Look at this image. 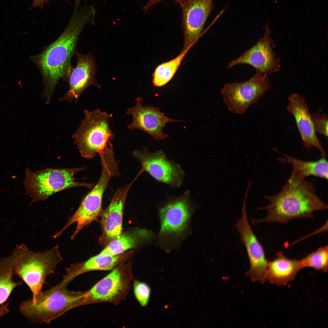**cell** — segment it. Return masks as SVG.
Listing matches in <instances>:
<instances>
[{"mask_svg":"<svg viewBox=\"0 0 328 328\" xmlns=\"http://www.w3.org/2000/svg\"><path fill=\"white\" fill-rule=\"evenodd\" d=\"M95 13L92 6L75 9L68 25L58 38L40 53L30 56L42 75L44 87L42 95L46 104H49L60 80L68 77L79 35L86 25L94 22Z\"/></svg>","mask_w":328,"mask_h":328,"instance_id":"cell-1","label":"cell"},{"mask_svg":"<svg viewBox=\"0 0 328 328\" xmlns=\"http://www.w3.org/2000/svg\"><path fill=\"white\" fill-rule=\"evenodd\" d=\"M312 183L305 179L298 181L288 180L276 194L265 195L269 202L265 207L260 208L266 210L267 216L260 219H252L254 225L262 222H278L286 224L294 219L313 218V213L324 210L327 205L317 196Z\"/></svg>","mask_w":328,"mask_h":328,"instance_id":"cell-2","label":"cell"},{"mask_svg":"<svg viewBox=\"0 0 328 328\" xmlns=\"http://www.w3.org/2000/svg\"><path fill=\"white\" fill-rule=\"evenodd\" d=\"M196 207L188 191L159 205L158 211L160 227L155 236L156 245L168 253L177 250L191 233Z\"/></svg>","mask_w":328,"mask_h":328,"instance_id":"cell-3","label":"cell"},{"mask_svg":"<svg viewBox=\"0 0 328 328\" xmlns=\"http://www.w3.org/2000/svg\"><path fill=\"white\" fill-rule=\"evenodd\" d=\"M60 283L44 291L34 300L22 302L19 311L28 319L49 324L67 312L82 306L85 291H73Z\"/></svg>","mask_w":328,"mask_h":328,"instance_id":"cell-4","label":"cell"},{"mask_svg":"<svg viewBox=\"0 0 328 328\" xmlns=\"http://www.w3.org/2000/svg\"><path fill=\"white\" fill-rule=\"evenodd\" d=\"M14 262L13 272L25 282L34 299L42 291L47 277L54 273L63 259L58 245L44 252H35L22 244L12 254Z\"/></svg>","mask_w":328,"mask_h":328,"instance_id":"cell-5","label":"cell"},{"mask_svg":"<svg viewBox=\"0 0 328 328\" xmlns=\"http://www.w3.org/2000/svg\"><path fill=\"white\" fill-rule=\"evenodd\" d=\"M84 112V118L72 136L81 156L90 159L112 144L115 135L109 122L112 115L99 109Z\"/></svg>","mask_w":328,"mask_h":328,"instance_id":"cell-6","label":"cell"},{"mask_svg":"<svg viewBox=\"0 0 328 328\" xmlns=\"http://www.w3.org/2000/svg\"><path fill=\"white\" fill-rule=\"evenodd\" d=\"M85 167L65 169L47 168L34 172L26 167L23 181L26 192L32 198L30 204L46 200L53 194L71 188L84 186L91 188V183L76 181L75 175Z\"/></svg>","mask_w":328,"mask_h":328,"instance_id":"cell-7","label":"cell"},{"mask_svg":"<svg viewBox=\"0 0 328 328\" xmlns=\"http://www.w3.org/2000/svg\"><path fill=\"white\" fill-rule=\"evenodd\" d=\"M267 74L256 72L249 80L243 82L225 84L221 91L223 100L228 110L241 114L264 95L269 89Z\"/></svg>","mask_w":328,"mask_h":328,"instance_id":"cell-8","label":"cell"},{"mask_svg":"<svg viewBox=\"0 0 328 328\" xmlns=\"http://www.w3.org/2000/svg\"><path fill=\"white\" fill-rule=\"evenodd\" d=\"M130 265L121 264L86 291L82 306L97 302L117 303L124 299L132 280Z\"/></svg>","mask_w":328,"mask_h":328,"instance_id":"cell-9","label":"cell"},{"mask_svg":"<svg viewBox=\"0 0 328 328\" xmlns=\"http://www.w3.org/2000/svg\"><path fill=\"white\" fill-rule=\"evenodd\" d=\"M113 175L109 171L103 169L97 183L81 201L79 207L68 219L66 224L56 235L60 236L68 227L75 223L76 228L70 237L73 240L86 226L95 220L102 212L103 196Z\"/></svg>","mask_w":328,"mask_h":328,"instance_id":"cell-10","label":"cell"},{"mask_svg":"<svg viewBox=\"0 0 328 328\" xmlns=\"http://www.w3.org/2000/svg\"><path fill=\"white\" fill-rule=\"evenodd\" d=\"M248 194L246 193L242 208V215L236 224V228L246 249L250 267L246 275L253 282L264 283L268 261L263 248L254 234L248 219L246 209Z\"/></svg>","mask_w":328,"mask_h":328,"instance_id":"cell-11","label":"cell"},{"mask_svg":"<svg viewBox=\"0 0 328 328\" xmlns=\"http://www.w3.org/2000/svg\"><path fill=\"white\" fill-rule=\"evenodd\" d=\"M133 155L141 163L142 173L146 171L157 181L174 187L182 183L184 173L180 166L169 160L159 150L150 152L146 149L134 151Z\"/></svg>","mask_w":328,"mask_h":328,"instance_id":"cell-12","label":"cell"},{"mask_svg":"<svg viewBox=\"0 0 328 328\" xmlns=\"http://www.w3.org/2000/svg\"><path fill=\"white\" fill-rule=\"evenodd\" d=\"M269 28V23L265 25V32L262 37L251 48L227 65L231 68L239 64L250 65L256 70V72L268 74L279 70L280 65L279 59L276 57L273 51L275 46Z\"/></svg>","mask_w":328,"mask_h":328,"instance_id":"cell-13","label":"cell"},{"mask_svg":"<svg viewBox=\"0 0 328 328\" xmlns=\"http://www.w3.org/2000/svg\"><path fill=\"white\" fill-rule=\"evenodd\" d=\"M142 97H138L135 100V105L127 111L126 114L131 115L132 118V122L127 126L128 129L143 131L159 141L169 137L162 132L163 128L166 123L183 121L166 117L160 111L159 108L142 106Z\"/></svg>","mask_w":328,"mask_h":328,"instance_id":"cell-14","label":"cell"},{"mask_svg":"<svg viewBox=\"0 0 328 328\" xmlns=\"http://www.w3.org/2000/svg\"><path fill=\"white\" fill-rule=\"evenodd\" d=\"M214 0H185L180 5L184 43L183 50L190 49L197 40L214 6Z\"/></svg>","mask_w":328,"mask_h":328,"instance_id":"cell-15","label":"cell"},{"mask_svg":"<svg viewBox=\"0 0 328 328\" xmlns=\"http://www.w3.org/2000/svg\"><path fill=\"white\" fill-rule=\"evenodd\" d=\"M139 176L138 174L130 183L118 190L108 207L101 212V224L102 233L99 241L102 245L106 246L111 241L118 238L122 233L126 199L131 187Z\"/></svg>","mask_w":328,"mask_h":328,"instance_id":"cell-16","label":"cell"},{"mask_svg":"<svg viewBox=\"0 0 328 328\" xmlns=\"http://www.w3.org/2000/svg\"><path fill=\"white\" fill-rule=\"evenodd\" d=\"M77 59L76 66L71 68L68 76L69 88L68 91L59 99L67 102L73 100L77 101L81 94L87 87L94 85L100 86L95 76L96 65L94 57L91 54H82L75 51Z\"/></svg>","mask_w":328,"mask_h":328,"instance_id":"cell-17","label":"cell"},{"mask_svg":"<svg viewBox=\"0 0 328 328\" xmlns=\"http://www.w3.org/2000/svg\"><path fill=\"white\" fill-rule=\"evenodd\" d=\"M288 100L287 110L295 118L303 146L308 150L313 147H316L319 150L321 157L326 158V153L316 135L305 98L294 93L289 96Z\"/></svg>","mask_w":328,"mask_h":328,"instance_id":"cell-18","label":"cell"},{"mask_svg":"<svg viewBox=\"0 0 328 328\" xmlns=\"http://www.w3.org/2000/svg\"><path fill=\"white\" fill-rule=\"evenodd\" d=\"M132 251L111 255L99 253L82 262L71 264L66 268L67 273L60 283L67 286L74 278L81 274L93 271L112 270L132 255Z\"/></svg>","mask_w":328,"mask_h":328,"instance_id":"cell-19","label":"cell"},{"mask_svg":"<svg viewBox=\"0 0 328 328\" xmlns=\"http://www.w3.org/2000/svg\"><path fill=\"white\" fill-rule=\"evenodd\" d=\"M302 268L300 260L290 259L282 252L268 262L265 281L278 286L285 285L293 281Z\"/></svg>","mask_w":328,"mask_h":328,"instance_id":"cell-20","label":"cell"},{"mask_svg":"<svg viewBox=\"0 0 328 328\" xmlns=\"http://www.w3.org/2000/svg\"><path fill=\"white\" fill-rule=\"evenodd\" d=\"M155 238L153 232L145 228H137L121 234L109 242L100 253L115 255L130 249L151 243Z\"/></svg>","mask_w":328,"mask_h":328,"instance_id":"cell-21","label":"cell"},{"mask_svg":"<svg viewBox=\"0 0 328 328\" xmlns=\"http://www.w3.org/2000/svg\"><path fill=\"white\" fill-rule=\"evenodd\" d=\"M285 158L280 160L289 163L292 166L291 174L289 179L298 181L305 179L309 176L328 179V163L326 158L322 157L315 161H305L284 154Z\"/></svg>","mask_w":328,"mask_h":328,"instance_id":"cell-22","label":"cell"},{"mask_svg":"<svg viewBox=\"0 0 328 328\" xmlns=\"http://www.w3.org/2000/svg\"><path fill=\"white\" fill-rule=\"evenodd\" d=\"M14 265L12 254L0 259V305L7 300L13 289L20 284L12 278Z\"/></svg>","mask_w":328,"mask_h":328,"instance_id":"cell-23","label":"cell"},{"mask_svg":"<svg viewBox=\"0 0 328 328\" xmlns=\"http://www.w3.org/2000/svg\"><path fill=\"white\" fill-rule=\"evenodd\" d=\"M190 49L183 50L176 57L162 63L155 69L153 74L152 83L156 87L163 86L173 77L181 63Z\"/></svg>","mask_w":328,"mask_h":328,"instance_id":"cell-24","label":"cell"},{"mask_svg":"<svg viewBox=\"0 0 328 328\" xmlns=\"http://www.w3.org/2000/svg\"><path fill=\"white\" fill-rule=\"evenodd\" d=\"M300 261L302 269L309 267L326 272L328 271V246L319 248Z\"/></svg>","mask_w":328,"mask_h":328,"instance_id":"cell-25","label":"cell"},{"mask_svg":"<svg viewBox=\"0 0 328 328\" xmlns=\"http://www.w3.org/2000/svg\"><path fill=\"white\" fill-rule=\"evenodd\" d=\"M133 290L135 297L143 307L147 306L150 299L151 289L145 282L135 280L134 282Z\"/></svg>","mask_w":328,"mask_h":328,"instance_id":"cell-26","label":"cell"},{"mask_svg":"<svg viewBox=\"0 0 328 328\" xmlns=\"http://www.w3.org/2000/svg\"><path fill=\"white\" fill-rule=\"evenodd\" d=\"M311 116L316 132L327 137L328 120L327 115L317 111L311 114Z\"/></svg>","mask_w":328,"mask_h":328,"instance_id":"cell-27","label":"cell"},{"mask_svg":"<svg viewBox=\"0 0 328 328\" xmlns=\"http://www.w3.org/2000/svg\"><path fill=\"white\" fill-rule=\"evenodd\" d=\"M166 0H171L175 2L179 5H181L185 0H148L147 3L143 7V9L146 13L149 10L157 3L161 2Z\"/></svg>","mask_w":328,"mask_h":328,"instance_id":"cell-28","label":"cell"},{"mask_svg":"<svg viewBox=\"0 0 328 328\" xmlns=\"http://www.w3.org/2000/svg\"><path fill=\"white\" fill-rule=\"evenodd\" d=\"M48 1V0H33V3L31 8L38 7L42 8L43 7L45 3L47 2Z\"/></svg>","mask_w":328,"mask_h":328,"instance_id":"cell-29","label":"cell"},{"mask_svg":"<svg viewBox=\"0 0 328 328\" xmlns=\"http://www.w3.org/2000/svg\"><path fill=\"white\" fill-rule=\"evenodd\" d=\"M8 305V304H1L0 307V318L9 312Z\"/></svg>","mask_w":328,"mask_h":328,"instance_id":"cell-30","label":"cell"},{"mask_svg":"<svg viewBox=\"0 0 328 328\" xmlns=\"http://www.w3.org/2000/svg\"></svg>","mask_w":328,"mask_h":328,"instance_id":"cell-31","label":"cell"}]
</instances>
